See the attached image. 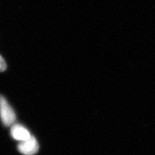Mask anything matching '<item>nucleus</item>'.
Here are the masks:
<instances>
[{"mask_svg":"<svg viewBox=\"0 0 155 155\" xmlns=\"http://www.w3.org/2000/svg\"><path fill=\"white\" fill-rule=\"evenodd\" d=\"M0 118L3 124L7 127L12 125L16 118L12 108L2 95H0Z\"/></svg>","mask_w":155,"mask_h":155,"instance_id":"nucleus-1","label":"nucleus"},{"mask_svg":"<svg viewBox=\"0 0 155 155\" xmlns=\"http://www.w3.org/2000/svg\"><path fill=\"white\" fill-rule=\"evenodd\" d=\"M18 149L24 155H34L38 151L39 144L37 140L31 136L27 140L20 142L18 145Z\"/></svg>","mask_w":155,"mask_h":155,"instance_id":"nucleus-2","label":"nucleus"},{"mask_svg":"<svg viewBox=\"0 0 155 155\" xmlns=\"http://www.w3.org/2000/svg\"><path fill=\"white\" fill-rule=\"evenodd\" d=\"M12 137L19 142H23L31 137V134L27 129L20 124H13L11 129Z\"/></svg>","mask_w":155,"mask_h":155,"instance_id":"nucleus-3","label":"nucleus"},{"mask_svg":"<svg viewBox=\"0 0 155 155\" xmlns=\"http://www.w3.org/2000/svg\"><path fill=\"white\" fill-rule=\"evenodd\" d=\"M7 64L3 58L0 55V72H3L7 69Z\"/></svg>","mask_w":155,"mask_h":155,"instance_id":"nucleus-4","label":"nucleus"}]
</instances>
